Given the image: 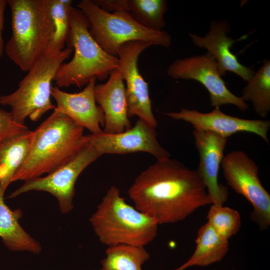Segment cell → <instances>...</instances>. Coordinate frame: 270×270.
Returning a JSON list of instances; mask_svg holds the SVG:
<instances>
[{"instance_id":"6da1fadb","label":"cell","mask_w":270,"mask_h":270,"mask_svg":"<svg viewBox=\"0 0 270 270\" xmlns=\"http://www.w3.org/2000/svg\"><path fill=\"white\" fill-rule=\"evenodd\" d=\"M135 208L158 224L182 221L212 204L198 171L170 158L143 170L128 190Z\"/></svg>"},{"instance_id":"7a4b0ae2","label":"cell","mask_w":270,"mask_h":270,"mask_svg":"<svg viewBox=\"0 0 270 270\" xmlns=\"http://www.w3.org/2000/svg\"><path fill=\"white\" fill-rule=\"evenodd\" d=\"M84 128L54 110L34 131L28 156L11 182L48 174L74 157L86 144Z\"/></svg>"},{"instance_id":"3957f363","label":"cell","mask_w":270,"mask_h":270,"mask_svg":"<svg viewBox=\"0 0 270 270\" xmlns=\"http://www.w3.org/2000/svg\"><path fill=\"white\" fill-rule=\"evenodd\" d=\"M70 29L66 44L74 52L72 58L59 66L54 81L60 88L86 86L92 78L108 79L111 72L120 68L117 56L105 52L89 32L90 23L84 12L72 7Z\"/></svg>"},{"instance_id":"277c9868","label":"cell","mask_w":270,"mask_h":270,"mask_svg":"<svg viewBox=\"0 0 270 270\" xmlns=\"http://www.w3.org/2000/svg\"><path fill=\"white\" fill-rule=\"evenodd\" d=\"M12 34L4 46L8 58L22 71L28 70L48 50L54 32L48 0H6Z\"/></svg>"},{"instance_id":"5b68a950","label":"cell","mask_w":270,"mask_h":270,"mask_svg":"<svg viewBox=\"0 0 270 270\" xmlns=\"http://www.w3.org/2000/svg\"><path fill=\"white\" fill-rule=\"evenodd\" d=\"M90 221L100 242L108 246L120 244L144 246L156 236L158 225L126 203L115 186L106 191Z\"/></svg>"},{"instance_id":"8992f818","label":"cell","mask_w":270,"mask_h":270,"mask_svg":"<svg viewBox=\"0 0 270 270\" xmlns=\"http://www.w3.org/2000/svg\"><path fill=\"white\" fill-rule=\"evenodd\" d=\"M73 51L66 47L54 56L45 54L28 70L16 90L0 96V104L10 108L16 122L24 124L26 118L38 121L46 112L56 108L50 100L52 82L60 65Z\"/></svg>"},{"instance_id":"52a82bcc","label":"cell","mask_w":270,"mask_h":270,"mask_svg":"<svg viewBox=\"0 0 270 270\" xmlns=\"http://www.w3.org/2000/svg\"><path fill=\"white\" fill-rule=\"evenodd\" d=\"M87 18L89 32L98 44L108 54L118 57L120 46L130 41H143L168 48L172 37L164 30L155 31L138 23L129 12H108L92 0H82L76 5Z\"/></svg>"},{"instance_id":"ba28073f","label":"cell","mask_w":270,"mask_h":270,"mask_svg":"<svg viewBox=\"0 0 270 270\" xmlns=\"http://www.w3.org/2000/svg\"><path fill=\"white\" fill-rule=\"evenodd\" d=\"M221 167L226 184L252 204L251 220L261 230L270 225V195L258 177V168L244 151L233 150L224 156Z\"/></svg>"},{"instance_id":"9c48e42d","label":"cell","mask_w":270,"mask_h":270,"mask_svg":"<svg viewBox=\"0 0 270 270\" xmlns=\"http://www.w3.org/2000/svg\"><path fill=\"white\" fill-rule=\"evenodd\" d=\"M101 156L94 146L86 142L68 162L45 176L25 180L8 198H15L32 190L46 192L56 198L60 212L68 213L74 208L72 200L77 178L88 165Z\"/></svg>"},{"instance_id":"30bf717a","label":"cell","mask_w":270,"mask_h":270,"mask_svg":"<svg viewBox=\"0 0 270 270\" xmlns=\"http://www.w3.org/2000/svg\"><path fill=\"white\" fill-rule=\"evenodd\" d=\"M167 75L176 80H193L208 91L210 105L214 108L232 104L242 111L248 108L241 97L232 93L222 78L214 58L209 52L178 58L166 70Z\"/></svg>"},{"instance_id":"8fae6325","label":"cell","mask_w":270,"mask_h":270,"mask_svg":"<svg viewBox=\"0 0 270 270\" xmlns=\"http://www.w3.org/2000/svg\"><path fill=\"white\" fill-rule=\"evenodd\" d=\"M152 44L143 41H130L119 48L120 70L126 82V96L128 118L136 116L152 127L158 125L152 110L148 84L140 74L138 58L140 54Z\"/></svg>"},{"instance_id":"7c38bea8","label":"cell","mask_w":270,"mask_h":270,"mask_svg":"<svg viewBox=\"0 0 270 270\" xmlns=\"http://www.w3.org/2000/svg\"><path fill=\"white\" fill-rule=\"evenodd\" d=\"M156 136L154 128L138 118L133 127L124 132L107 134L102 131L84 135V138L102 155L142 152L152 154L157 160L170 158V153L160 144Z\"/></svg>"},{"instance_id":"4fadbf2b","label":"cell","mask_w":270,"mask_h":270,"mask_svg":"<svg viewBox=\"0 0 270 270\" xmlns=\"http://www.w3.org/2000/svg\"><path fill=\"white\" fill-rule=\"evenodd\" d=\"M164 114L173 119L190 124L194 130L212 132L228 138L238 132H250L269 143L268 132L270 122L268 120H248L230 116L222 112L220 107H216L207 113L182 108L179 112Z\"/></svg>"},{"instance_id":"5bb4252c","label":"cell","mask_w":270,"mask_h":270,"mask_svg":"<svg viewBox=\"0 0 270 270\" xmlns=\"http://www.w3.org/2000/svg\"><path fill=\"white\" fill-rule=\"evenodd\" d=\"M199 154L196 170L206 186L212 204L223 206L228 196V188L218 183V175L228 138L212 132L194 130Z\"/></svg>"},{"instance_id":"9a60e30c","label":"cell","mask_w":270,"mask_h":270,"mask_svg":"<svg viewBox=\"0 0 270 270\" xmlns=\"http://www.w3.org/2000/svg\"><path fill=\"white\" fill-rule=\"evenodd\" d=\"M96 78H92L82 90L76 93L64 92L56 86L51 87V96L56 102L54 110L60 112L86 128L91 134L102 131L104 116L101 107L96 104L94 88Z\"/></svg>"},{"instance_id":"2e32d148","label":"cell","mask_w":270,"mask_h":270,"mask_svg":"<svg viewBox=\"0 0 270 270\" xmlns=\"http://www.w3.org/2000/svg\"><path fill=\"white\" fill-rule=\"evenodd\" d=\"M230 30L228 22L212 20L208 32L204 36L194 33H190L188 36L196 46L205 48L214 58L221 76L225 75L227 72H230L248 82L255 72L242 64L236 55L232 52L231 48L236 40L226 35Z\"/></svg>"},{"instance_id":"e0dca14e","label":"cell","mask_w":270,"mask_h":270,"mask_svg":"<svg viewBox=\"0 0 270 270\" xmlns=\"http://www.w3.org/2000/svg\"><path fill=\"white\" fill-rule=\"evenodd\" d=\"M94 94L96 102L104 112V132L120 133L132 127L128 115L126 88L120 68L111 72L106 82L96 84Z\"/></svg>"},{"instance_id":"ac0fdd59","label":"cell","mask_w":270,"mask_h":270,"mask_svg":"<svg viewBox=\"0 0 270 270\" xmlns=\"http://www.w3.org/2000/svg\"><path fill=\"white\" fill-rule=\"evenodd\" d=\"M4 192L0 185V237L3 243L10 250L39 254L42 246L20 225L19 220L22 216V210H12L5 204Z\"/></svg>"},{"instance_id":"d6986e66","label":"cell","mask_w":270,"mask_h":270,"mask_svg":"<svg viewBox=\"0 0 270 270\" xmlns=\"http://www.w3.org/2000/svg\"><path fill=\"white\" fill-rule=\"evenodd\" d=\"M33 135L28 130L0 142V185L4 191L26 160Z\"/></svg>"},{"instance_id":"ffe728a7","label":"cell","mask_w":270,"mask_h":270,"mask_svg":"<svg viewBox=\"0 0 270 270\" xmlns=\"http://www.w3.org/2000/svg\"><path fill=\"white\" fill-rule=\"evenodd\" d=\"M196 243V249L188 260L173 270L210 265L220 261L229 250L228 240L219 236L207 222L199 228Z\"/></svg>"},{"instance_id":"44dd1931","label":"cell","mask_w":270,"mask_h":270,"mask_svg":"<svg viewBox=\"0 0 270 270\" xmlns=\"http://www.w3.org/2000/svg\"><path fill=\"white\" fill-rule=\"evenodd\" d=\"M98 270H142L150 258L144 246L120 244L108 246Z\"/></svg>"},{"instance_id":"7402d4cb","label":"cell","mask_w":270,"mask_h":270,"mask_svg":"<svg viewBox=\"0 0 270 270\" xmlns=\"http://www.w3.org/2000/svg\"><path fill=\"white\" fill-rule=\"evenodd\" d=\"M242 98L252 102L256 113L261 118L270 112V60H265L242 90Z\"/></svg>"},{"instance_id":"603a6c76","label":"cell","mask_w":270,"mask_h":270,"mask_svg":"<svg viewBox=\"0 0 270 270\" xmlns=\"http://www.w3.org/2000/svg\"><path fill=\"white\" fill-rule=\"evenodd\" d=\"M54 32L46 54L54 56L64 48L70 29L71 0H48Z\"/></svg>"},{"instance_id":"cb8c5ba5","label":"cell","mask_w":270,"mask_h":270,"mask_svg":"<svg viewBox=\"0 0 270 270\" xmlns=\"http://www.w3.org/2000/svg\"><path fill=\"white\" fill-rule=\"evenodd\" d=\"M129 12L144 27L162 31L165 27L164 14L168 9L165 0H128Z\"/></svg>"},{"instance_id":"d4e9b609","label":"cell","mask_w":270,"mask_h":270,"mask_svg":"<svg viewBox=\"0 0 270 270\" xmlns=\"http://www.w3.org/2000/svg\"><path fill=\"white\" fill-rule=\"evenodd\" d=\"M207 218V223L216 232L228 240L236 234L240 228L241 217L238 212L224 206L212 204Z\"/></svg>"},{"instance_id":"484cf974","label":"cell","mask_w":270,"mask_h":270,"mask_svg":"<svg viewBox=\"0 0 270 270\" xmlns=\"http://www.w3.org/2000/svg\"><path fill=\"white\" fill-rule=\"evenodd\" d=\"M28 130V127L25 124L16 122L10 112L0 110V142Z\"/></svg>"},{"instance_id":"4316f807","label":"cell","mask_w":270,"mask_h":270,"mask_svg":"<svg viewBox=\"0 0 270 270\" xmlns=\"http://www.w3.org/2000/svg\"><path fill=\"white\" fill-rule=\"evenodd\" d=\"M102 10L108 12H129L128 0H92Z\"/></svg>"},{"instance_id":"83f0119b","label":"cell","mask_w":270,"mask_h":270,"mask_svg":"<svg viewBox=\"0 0 270 270\" xmlns=\"http://www.w3.org/2000/svg\"><path fill=\"white\" fill-rule=\"evenodd\" d=\"M6 4V0H0V58L2 56L4 50V45L2 36V31L4 29V12Z\"/></svg>"}]
</instances>
